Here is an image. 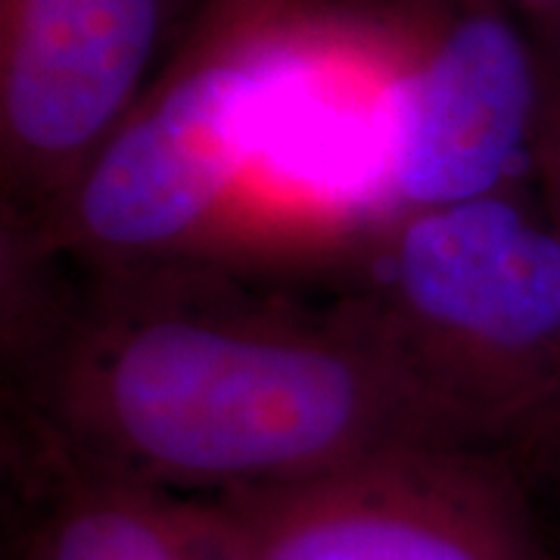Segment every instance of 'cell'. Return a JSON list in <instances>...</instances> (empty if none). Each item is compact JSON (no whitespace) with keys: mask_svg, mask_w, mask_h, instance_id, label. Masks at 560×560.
<instances>
[{"mask_svg":"<svg viewBox=\"0 0 560 560\" xmlns=\"http://www.w3.org/2000/svg\"><path fill=\"white\" fill-rule=\"evenodd\" d=\"M3 271L16 433L103 474L209 499L486 445L340 293L296 300L221 261L47 280L3 253Z\"/></svg>","mask_w":560,"mask_h":560,"instance_id":"obj_1","label":"cell"},{"mask_svg":"<svg viewBox=\"0 0 560 560\" xmlns=\"http://www.w3.org/2000/svg\"><path fill=\"white\" fill-rule=\"evenodd\" d=\"M330 275L486 445L560 440V237L533 187L386 221Z\"/></svg>","mask_w":560,"mask_h":560,"instance_id":"obj_2","label":"cell"},{"mask_svg":"<svg viewBox=\"0 0 560 560\" xmlns=\"http://www.w3.org/2000/svg\"><path fill=\"white\" fill-rule=\"evenodd\" d=\"M256 13L206 10L72 190L3 246L79 268L234 265L253 234Z\"/></svg>","mask_w":560,"mask_h":560,"instance_id":"obj_3","label":"cell"},{"mask_svg":"<svg viewBox=\"0 0 560 560\" xmlns=\"http://www.w3.org/2000/svg\"><path fill=\"white\" fill-rule=\"evenodd\" d=\"M231 560H560L504 448L411 445L209 495Z\"/></svg>","mask_w":560,"mask_h":560,"instance_id":"obj_4","label":"cell"},{"mask_svg":"<svg viewBox=\"0 0 560 560\" xmlns=\"http://www.w3.org/2000/svg\"><path fill=\"white\" fill-rule=\"evenodd\" d=\"M386 219L533 187L555 54L508 0H386Z\"/></svg>","mask_w":560,"mask_h":560,"instance_id":"obj_5","label":"cell"},{"mask_svg":"<svg viewBox=\"0 0 560 560\" xmlns=\"http://www.w3.org/2000/svg\"><path fill=\"white\" fill-rule=\"evenodd\" d=\"M175 0H0L3 228L44 219L143 97Z\"/></svg>","mask_w":560,"mask_h":560,"instance_id":"obj_6","label":"cell"},{"mask_svg":"<svg viewBox=\"0 0 560 560\" xmlns=\"http://www.w3.org/2000/svg\"><path fill=\"white\" fill-rule=\"evenodd\" d=\"M10 560H231L206 499L143 486L13 433Z\"/></svg>","mask_w":560,"mask_h":560,"instance_id":"obj_7","label":"cell"},{"mask_svg":"<svg viewBox=\"0 0 560 560\" xmlns=\"http://www.w3.org/2000/svg\"><path fill=\"white\" fill-rule=\"evenodd\" d=\"M555 79L541 116L536 156H533V190L539 197L545 215L560 237V57L555 54Z\"/></svg>","mask_w":560,"mask_h":560,"instance_id":"obj_8","label":"cell"},{"mask_svg":"<svg viewBox=\"0 0 560 560\" xmlns=\"http://www.w3.org/2000/svg\"><path fill=\"white\" fill-rule=\"evenodd\" d=\"M533 28L555 38L560 32V0H508Z\"/></svg>","mask_w":560,"mask_h":560,"instance_id":"obj_9","label":"cell"},{"mask_svg":"<svg viewBox=\"0 0 560 560\" xmlns=\"http://www.w3.org/2000/svg\"><path fill=\"white\" fill-rule=\"evenodd\" d=\"M305 0H206V7L224 10V13H271V10H287Z\"/></svg>","mask_w":560,"mask_h":560,"instance_id":"obj_10","label":"cell"},{"mask_svg":"<svg viewBox=\"0 0 560 560\" xmlns=\"http://www.w3.org/2000/svg\"><path fill=\"white\" fill-rule=\"evenodd\" d=\"M555 44H558V47H560V32H558V35H555ZM551 54H558V57H560V50H551Z\"/></svg>","mask_w":560,"mask_h":560,"instance_id":"obj_11","label":"cell"}]
</instances>
